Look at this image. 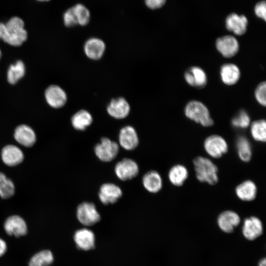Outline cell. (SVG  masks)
<instances>
[{
	"label": "cell",
	"mask_w": 266,
	"mask_h": 266,
	"mask_svg": "<svg viewBox=\"0 0 266 266\" xmlns=\"http://www.w3.org/2000/svg\"><path fill=\"white\" fill-rule=\"evenodd\" d=\"M24 22L20 17H11L5 23L0 22V39L14 46L22 45L27 39Z\"/></svg>",
	"instance_id": "obj_1"
},
{
	"label": "cell",
	"mask_w": 266,
	"mask_h": 266,
	"mask_svg": "<svg viewBox=\"0 0 266 266\" xmlns=\"http://www.w3.org/2000/svg\"><path fill=\"white\" fill-rule=\"evenodd\" d=\"M196 177L199 181L214 185L218 181V168L209 159L199 156L193 161Z\"/></svg>",
	"instance_id": "obj_2"
},
{
	"label": "cell",
	"mask_w": 266,
	"mask_h": 266,
	"mask_svg": "<svg viewBox=\"0 0 266 266\" xmlns=\"http://www.w3.org/2000/svg\"><path fill=\"white\" fill-rule=\"evenodd\" d=\"M184 113L188 118L203 127H210L214 124L208 108L200 101L188 102L185 107Z\"/></svg>",
	"instance_id": "obj_3"
},
{
	"label": "cell",
	"mask_w": 266,
	"mask_h": 266,
	"mask_svg": "<svg viewBox=\"0 0 266 266\" xmlns=\"http://www.w3.org/2000/svg\"><path fill=\"white\" fill-rule=\"evenodd\" d=\"M119 144L107 137H102L94 148L96 156L100 161L109 162L113 160L119 152Z\"/></svg>",
	"instance_id": "obj_4"
},
{
	"label": "cell",
	"mask_w": 266,
	"mask_h": 266,
	"mask_svg": "<svg viewBox=\"0 0 266 266\" xmlns=\"http://www.w3.org/2000/svg\"><path fill=\"white\" fill-rule=\"evenodd\" d=\"M76 216L79 222L85 226H91L99 222L100 216L92 202H83L77 208Z\"/></svg>",
	"instance_id": "obj_5"
},
{
	"label": "cell",
	"mask_w": 266,
	"mask_h": 266,
	"mask_svg": "<svg viewBox=\"0 0 266 266\" xmlns=\"http://www.w3.org/2000/svg\"><path fill=\"white\" fill-rule=\"evenodd\" d=\"M203 146L206 152L213 158L221 157L228 150L225 139L216 134L207 137L204 140Z\"/></svg>",
	"instance_id": "obj_6"
},
{
	"label": "cell",
	"mask_w": 266,
	"mask_h": 266,
	"mask_svg": "<svg viewBox=\"0 0 266 266\" xmlns=\"http://www.w3.org/2000/svg\"><path fill=\"white\" fill-rule=\"evenodd\" d=\"M114 172L120 180H129L137 175L139 172V166L133 160L124 158L116 164Z\"/></svg>",
	"instance_id": "obj_7"
},
{
	"label": "cell",
	"mask_w": 266,
	"mask_h": 266,
	"mask_svg": "<svg viewBox=\"0 0 266 266\" xmlns=\"http://www.w3.org/2000/svg\"><path fill=\"white\" fill-rule=\"evenodd\" d=\"M217 51L225 58H230L238 52L239 45L237 40L232 35H224L218 38L215 42Z\"/></svg>",
	"instance_id": "obj_8"
},
{
	"label": "cell",
	"mask_w": 266,
	"mask_h": 266,
	"mask_svg": "<svg viewBox=\"0 0 266 266\" xmlns=\"http://www.w3.org/2000/svg\"><path fill=\"white\" fill-rule=\"evenodd\" d=\"M242 232L246 239L250 241L255 240L263 234V226L262 221L255 216L245 219Z\"/></svg>",
	"instance_id": "obj_9"
},
{
	"label": "cell",
	"mask_w": 266,
	"mask_h": 266,
	"mask_svg": "<svg viewBox=\"0 0 266 266\" xmlns=\"http://www.w3.org/2000/svg\"><path fill=\"white\" fill-rule=\"evenodd\" d=\"M121 189L112 183L103 184L100 187L99 198L105 205L115 203L122 196Z\"/></svg>",
	"instance_id": "obj_10"
},
{
	"label": "cell",
	"mask_w": 266,
	"mask_h": 266,
	"mask_svg": "<svg viewBox=\"0 0 266 266\" xmlns=\"http://www.w3.org/2000/svg\"><path fill=\"white\" fill-rule=\"evenodd\" d=\"M184 77L190 86L202 88L207 84V77L205 72L199 66H193L189 67L184 72Z\"/></svg>",
	"instance_id": "obj_11"
},
{
	"label": "cell",
	"mask_w": 266,
	"mask_h": 266,
	"mask_svg": "<svg viewBox=\"0 0 266 266\" xmlns=\"http://www.w3.org/2000/svg\"><path fill=\"white\" fill-rule=\"evenodd\" d=\"M118 141L123 148L129 151L135 149L139 143L137 133L134 128L131 126H126L120 130Z\"/></svg>",
	"instance_id": "obj_12"
},
{
	"label": "cell",
	"mask_w": 266,
	"mask_h": 266,
	"mask_svg": "<svg viewBox=\"0 0 266 266\" xmlns=\"http://www.w3.org/2000/svg\"><path fill=\"white\" fill-rule=\"evenodd\" d=\"M45 97L48 104L55 108L63 107L67 100L65 91L61 87L56 85H50L46 89Z\"/></svg>",
	"instance_id": "obj_13"
},
{
	"label": "cell",
	"mask_w": 266,
	"mask_h": 266,
	"mask_svg": "<svg viewBox=\"0 0 266 266\" xmlns=\"http://www.w3.org/2000/svg\"><path fill=\"white\" fill-rule=\"evenodd\" d=\"M240 222L239 215L232 210H226L219 214L217 218V224L220 230L227 233L234 231Z\"/></svg>",
	"instance_id": "obj_14"
},
{
	"label": "cell",
	"mask_w": 266,
	"mask_h": 266,
	"mask_svg": "<svg viewBox=\"0 0 266 266\" xmlns=\"http://www.w3.org/2000/svg\"><path fill=\"white\" fill-rule=\"evenodd\" d=\"M107 113L116 119L127 117L130 111V106L127 100L122 97L112 99L106 108Z\"/></svg>",
	"instance_id": "obj_15"
},
{
	"label": "cell",
	"mask_w": 266,
	"mask_h": 266,
	"mask_svg": "<svg viewBox=\"0 0 266 266\" xmlns=\"http://www.w3.org/2000/svg\"><path fill=\"white\" fill-rule=\"evenodd\" d=\"M4 228L8 235L16 237L25 235L28 231L25 221L18 215H12L7 218L4 223Z\"/></svg>",
	"instance_id": "obj_16"
},
{
	"label": "cell",
	"mask_w": 266,
	"mask_h": 266,
	"mask_svg": "<svg viewBox=\"0 0 266 266\" xmlns=\"http://www.w3.org/2000/svg\"><path fill=\"white\" fill-rule=\"evenodd\" d=\"M73 239L77 248L82 250L89 251L95 247V234L88 229L82 228L77 230Z\"/></svg>",
	"instance_id": "obj_17"
},
{
	"label": "cell",
	"mask_w": 266,
	"mask_h": 266,
	"mask_svg": "<svg viewBox=\"0 0 266 266\" xmlns=\"http://www.w3.org/2000/svg\"><path fill=\"white\" fill-rule=\"evenodd\" d=\"M105 50V44L103 40L97 37L88 39L84 45L86 56L91 60H98L103 55Z\"/></svg>",
	"instance_id": "obj_18"
},
{
	"label": "cell",
	"mask_w": 266,
	"mask_h": 266,
	"mask_svg": "<svg viewBox=\"0 0 266 266\" xmlns=\"http://www.w3.org/2000/svg\"><path fill=\"white\" fill-rule=\"evenodd\" d=\"M248 20L244 15H238L236 13L229 15L226 20L227 29L237 35H241L247 30Z\"/></svg>",
	"instance_id": "obj_19"
},
{
	"label": "cell",
	"mask_w": 266,
	"mask_h": 266,
	"mask_svg": "<svg viewBox=\"0 0 266 266\" xmlns=\"http://www.w3.org/2000/svg\"><path fill=\"white\" fill-rule=\"evenodd\" d=\"M220 75L224 84L231 86L235 84L238 81L240 77V71L236 65L226 63L221 66Z\"/></svg>",
	"instance_id": "obj_20"
},
{
	"label": "cell",
	"mask_w": 266,
	"mask_h": 266,
	"mask_svg": "<svg viewBox=\"0 0 266 266\" xmlns=\"http://www.w3.org/2000/svg\"><path fill=\"white\" fill-rule=\"evenodd\" d=\"M1 158L5 165L8 166H14L23 161L24 154L22 150L17 146L8 145L2 149Z\"/></svg>",
	"instance_id": "obj_21"
},
{
	"label": "cell",
	"mask_w": 266,
	"mask_h": 266,
	"mask_svg": "<svg viewBox=\"0 0 266 266\" xmlns=\"http://www.w3.org/2000/svg\"><path fill=\"white\" fill-rule=\"evenodd\" d=\"M14 138L19 143L28 147L32 146L36 141L34 132L26 125H21L16 128Z\"/></svg>",
	"instance_id": "obj_22"
},
{
	"label": "cell",
	"mask_w": 266,
	"mask_h": 266,
	"mask_svg": "<svg viewBox=\"0 0 266 266\" xmlns=\"http://www.w3.org/2000/svg\"><path fill=\"white\" fill-rule=\"evenodd\" d=\"M142 184L144 188L149 192L156 193L159 192L162 188V179L157 171H149L143 175Z\"/></svg>",
	"instance_id": "obj_23"
},
{
	"label": "cell",
	"mask_w": 266,
	"mask_h": 266,
	"mask_svg": "<svg viewBox=\"0 0 266 266\" xmlns=\"http://www.w3.org/2000/svg\"><path fill=\"white\" fill-rule=\"evenodd\" d=\"M257 187L253 181L248 180L239 184L235 188L237 197L243 201H251L257 195Z\"/></svg>",
	"instance_id": "obj_24"
},
{
	"label": "cell",
	"mask_w": 266,
	"mask_h": 266,
	"mask_svg": "<svg viewBox=\"0 0 266 266\" xmlns=\"http://www.w3.org/2000/svg\"><path fill=\"white\" fill-rule=\"evenodd\" d=\"M71 122L73 127L78 131H84L93 122L91 113L84 109L76 112L72 117Z\"/></svg>",
	"instance_id": "obj_25"
},
{
	"label": "cell",
	"mask_w": 266,
	"mask_h": 266,
	"mask_svg": "<svg viewBox=\"0 0 266 266\" xmlns=\"http://www.w3.org/2000/svg\"><path fill=\"white\" fill-rule=\"evenodd\" d=\"M188 171L182 165H176L169 170L168 177L172 184L176 186H181L187 179Z\"/></svg>",
	"instance_id": "obj_26"
},
{
	"label": "cell",
	"mask_w": 266,
	"mask_h": 266,
	"mask_svg": "<svg viewBox=\"0 0 266 266\" xmlns=\"http://www.w3.org/2000/svg\"><path fill=\"white\" fill-rule=\"evenodd\" d=\"M236 145L240 159L244 162H249L252 157V147L249 140L245 136H239Z\"/></svg>",
	"instance_id": "obj_27"
},
{
	"label": "cell",
	"mask_w": 266,
	"mask_h": 266,
	"mask_svg": "<svg viewBox=\"0 0 266 266\" xmlns=\"http://www.w3.org/2000/svg\"><path fill=\"white\" fill-rule=\"evenodd\" d=\"M54 261L52 253L48 250H43L33 255L30 259L29 266H49Z\"/></svg>",
	"instance_id": "obj_28"
},
{
	"label": "cell",
	"mask_w": 266,
	"mask_h": 266,
	"mask_svg": "<svg viewBox=\"0 0 266 266\" xmlns=\"http://www.w3.org/2000/svg\"><path fill=\"white\" fill-rule=\"evenodd\" d=\"M25 73V66L24 63L20 60L11 65L7 71V79L11 84L16 83L22 78Z\"/></svg>",
	"instance_id": "obj_29"
},
{
	"label": "cell",
	"mask_w": 266,
	"mask_h": 266,
	"mask_svg": "<svg viewBox=\"0 0 266 266\" xmlns=\"http://www.w3.org/2000/svg\"><path fill=\"white\" fill-rule=\"evenodd\" d=\"M250 132L255 140L265 142L266 139V123L264 119L254 121L251 124Z\"/></svg>",
	"instance_id": "obj_30"
},
{
	"label": "cell",
	"mask_w": 266,
	"mask_h": 266,
	"mask_svg": "<svg viewBox=\"0 0 266 266\" xmlns=\"http://www.w3.org/2000/svg\"><path fill=\"white\" fill-rule=\"evenodd\" d=\"M15 192V187L12 181L0 172V196L3 199L12 197Z\"/></svg>",
	"instance_id": "obj_31"
},
{
	"label": "cell",
	"mask_w": 266,
	"mask_h": 266,
	"mask_svg": "<svg viewBox=\"0 0 266 266\" xmlns=\"http://www.w3.org/2000/svg\"><path fill=\"white\" fill-rule=\"evenodd\" d=\"M77 24L80 26L87 25L90 20V12L83 4L78 3L72 6Z\"/></svg>",
	"instance_id": "obj_32"
},
{
	"label": "cell",
	"mask_w": 266,
	"mask_h": 266,
	"mask_svg": "<svg viewBox=\"0 0 266 266\" xmlns=\"http://www.w3.org/2000/svg\"><path fill=\"white\" fill-rule=\"evenodd\" d=\"M231 124L235 128L246 129L250 125V118L247 112L241 110L232 119Z\"/></svg>",
	"instance_id": "obj_33"
},
{
	"label": "cell",
	"mask_w": 266,
	"mask_h": 266,
	"mask_svg": "<svg viewBox=\"0 0 266 266\" xmlns=\"http://www.w3.org/2000/svg\"><path fill=\"white\" fill-rule=\"evenodd\" d=\"M266 83L265 81L261 82L255 90V97L258 102L263 106L266 104Z\"/></svg>",
	"instance_id": "obj_34"
},
{
	"label": "cell",
	"mask_w": 266,
	"mask_h": 266,
	"mask_svg": "<svg viewBox=\"0 0 266 266\" xmlns=\"http://www.w3.org/2000/svg\"><path fill=\"white\" fill-rule=\"evenodd\" d=\"M63 21L65 25L67 27H72L78 25L72 7L65 11L63 15Z\"/></svg>",
	"instance_id": "obj_35"
},
{
	"label": "cell",
	"mask_w": 266,
	"mask_h": 266,
	"mask_svg": "<svg viewBox=\"0 0 266 266\" xmlns=\"http://www.w3.org/2000/svg\"><path fill=\"white\" fill-rule=\"evenodd\" d=\"M255 12L257 16L263 19L266 18V5L265 1H261L257 4L255 8Z\"/></svg>",
	"instance_id": "obj_36"
},
{
	"label": "cell",
	"mask_w": 266,
	"mask_h": 266,
	"mask_svg": "<svg viewBox=\"0 0 266 266\" xmlns=\"http://www.w3.org/2000/svg\"><path fill=\"white\" fill-rule=\"evenodd\" d=\"M146 5L149 8L155 9L162 7L166 0H144Z\"/></svg>",
	"instance_id": "obj_37"
},
{
	"label": "cell",
	"mask_w": 266,
	"mask_h": 266,
	"mask_svg": "<svg viewBox=\"0 0 266 266\" xmlns=\"http://www.w3.org/2000/svg\"><path fill=\"white\" fill-rule=\"evenodd\" d=\"M7 250V245L6 242L0 238V257L5 254Z\"/></svg>",
	"instance_id": "obj_38"
},
{
	"label": "cell",
	"mask_w": 266,
	"mask_h": 266,
	"mask_svg": "<svg viewBox=\"0 0 266 266\" xmlns=\"http://www.w3.org/2000/svg\"><path fill=\"white\" fill-rule=\"evenodd\" d=\"M258 266H266V258H264L259 262Z\"/></svg>",
	"instance_id": "obj_39"
},
{
	"label": "cell",
	"mask_w": 266,
	"mask_h": 266,
	"mask_svg": "<svg viewBox=\"0 0 266 266\" xmlns=\"http://www.w3.org/2000/svg\"><path fill=\"white\" fill-rule=\"evenodd\" d=\"M36 0L38 1H41V2H44V1H48L50 0Z\"/></svg>",
	"instance_id": "obj_40"
},
{
	"label": "cell",
	"mask_w": 266,
	"mask_h": 266,
	"mask_svg": "<svg viewBox=\"0 0 266 266\" xmlns=\"http://www.w3.org/2000/svg\"><path fill=\"white\" fill-rule=\"evenodd\" d=\"M1 57V51L0 50V59Z\"/></svg>",
	"instance_id": "obj_41"
}]
</instances>
